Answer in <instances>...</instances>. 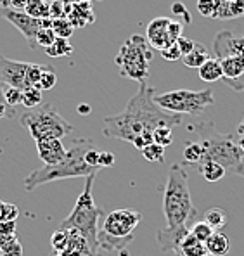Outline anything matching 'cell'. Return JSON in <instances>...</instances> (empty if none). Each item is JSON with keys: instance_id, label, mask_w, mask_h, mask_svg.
Segmentation results:
<instances>
[{"instance_id": "obj_1", "label": "cell", "mask_w": 244, "mask_h": 256, "mask_svg": "<svg viewBox=\"0 0 244 256\" xmlns=\"http://www.w3.org/2000/svg\"><path fill=\"white\" fill-rule=\"evenodd\" d=\"M182 123V114L163 111L154 102V90L146 84H138V92L135 94L122 112L106 116L102 122V134L108 138L132 142L138 135L152 134L160 126L175 128Z\"/></svg>"}, {"instance_id": "obj_2", "label": "cell", "mask_w": 244, "mask_h": 256, "mask_svg": "<svg viewBox=\"0 0 244 256\" xmlns=\"http://www.w3.org/2000/svg\"><path fill=\"white\" fill-rule=\"evenodd\" d=\"M92 138H78L73 142L70 149L66 150V156L58 164H44L42 168H36L24 178V190L33 192L36 187L45 184L56 182L64 178H87L90 175H97V168H92L85 161V152L92 148Z\"/></svg>"}, {"instance_id": "obj_3", "label": "cell", "mask_w": 244, "mask_h": 256, "mask_svg": "<svg viewBox=\"0 0 244 256\" xmlns=\"http://www.w3.org/2000/svg\"><path fill=\"white\" fill-rule=\"evenodd\" d=\"M163 213L166 227L170 228L194 224L198 218V210L190 199L189 176L180 163H174L168 168L166 184L163 189Z\"/></svg>"}, {"instance_id": "obj_4", "label": "cell", "mask_w": 244, "mask_h": 256, "mask_svg": "<svg viewBox=\"0 0 244 256\" xmlns=\"http://www.w3.org/2000/svg\"><path fill=\"white\" fill-rule=\"evenodd\" d=\"M190 130L200 135V142L204 148V160L216 161L230 175L244 176V152L232 134H220L212 123H198Z\"/></svg>"}, {"instance_id": "obj_5", "label": "cell", "mask_w": 244, "mask_h": 256, "mask_svg": "<svg viewBox=\"0 0 244 256\" xmlns=\"http://www.w3.org/2000/svg\"><path fill=\"white\" fill-rule=\"evenodd\" d=\"M94 180H96V175L85 178L84 190L78 196L71 213L61 222V228L78 232L82 237L87 239L94 256H102V251L99 250V242H97V234H99V220L104 218V212L94 201Z\"/></svg>"}, {"instance_id": "obj_6", "label": "cell", "mask_w": 244, "mask_h": 256, "mask_svg": "<svg viewBox=\"0 0 244 256\" xmlns=\"http://www.w3.org/2000/svg\"><path fill=\"white\" fill-rule=\"evenodd\" d=\"M20 123L30 132L35 142L44 138H62L73 132V125L66 122L50 104H42L21 112Z\"/></svg>"}, {"instance_id": "obj_7", "label": "cell", "mask_w": 244, "mask_h": 256, "mask_svg": "<svg viewBox=\"0 0 244 256\" xmlns=\"http://www.w3.org/2000/svg\"><path fill=\"white\" fill-rule=\"evenodd\" d=\"M152 59L151 45L144 35H132L120 47L114 62L123 78L146 84L149 78V64Z\"/></svg>"}, {"instance_id": "obj_8", "label": "cell", "mask_w": 244, "mask_h": 256, "mask_svg": "<svg viewBox=\"0 0 244 256\" xmlns=\"http://www.w3.org/2000/svg\"><path fill=\"white\" fill-rule=\"evenodd\" d=\"M154 102L163 111L174 112V114H201L208 106L215 102L213 92L206 90H172V92L154 96Z\"/></svg>"}, {"instance_id": "obj_9", "label": "cell", "mask_w": 244, "mask_h": 256, "mask_svg": "<svg viewBox=\"0 0 244 256\" xmlns=\"http://www.w3.org/2000/svg\"><path fill=\"white\" fill-rule=\"evenodd\" d=\"M140 220L142 214L137 210H114L104 214L99 232L110 237H116V239L134 240V230L140 224Z\"/></svg>"}, {"instance_id": "obj_10", "label": "cell", "mask_w": 244, "mask_h": 256, "mask_svg": "<svg viewBox=\"0 0 244 256\" xmlns=\"http://www.w3.org/2000/svg\"><path fill=\"white\" fill-rule=\"evenodd\" d=\"M184 32V22L178 20H172V18H154L146 28V40L151 45V48L156 50H163V48L170 47L182 36Z\"/></svg>"}, {"instance_id": "obj_11", "label": "cell", "mask_w": 244, "mask_h": 256, "mask_svg": "<svg viewBox=\"0 0 244 256\" xmlns=\"http://www.w3.org/2000/svg\"><path fill=\"white\" fill-rule=\"evenodd\" d=\"M0 18L9 21L14 28H18V32L24 36L30 48H33V50L38 47L36 45L38 30H42L44 26H52V20H35V18L28 16L24 10L10 9V7H0Z\"/></svg>"}, {"instance_id": "obj_12", "label": "cell", "mask_w": 244, "mask_h": 256, "mask_svg": "<svg viewBox=\"0 0 244 256\" xmlns=\"http://www.w3.org/2000/svg\"><path fill=\"white\" fill-rule=\"evenodd\" d=\"M28 66L30 62L12 61V59L0 56V85H9L20 90L28 88V84H26Z\"/></svg>"}, {"instance_id": "obj_13", "label": "cell", "mask_w": 244, "mask_h": 256, "mask_svg": "<svg viewBox=\"0 0 244 256\" xmlns=\"http://www.w3.org/2000/svg\"><path fill=\"white\" fill-rule=\"evenodd\" d=\"M213 48H215L216 59L244 54V36H236L232 32L224 30L213 38Z\"/></svg>"}, {"instance_id": "obj_14", "label": "cell", "mask_w": 244, "mask_h": 256, "mask_svg": "<svg viewBox=\"0 0 244 256\" xmlns=\"http://www.w3.org/2000/svg\"><path fill=\"white\" fill-rule=\"evenodd\" d=\"M190 232L189 225H180V227H164V228H158L156 230V239L160 244L161 253H177L180 242L184 240V237Z\"/></svg>"}, {"instance_id": "obj_15", "label": "cell", "mask_w": 244, "mask_h": 256, "mask_svg": "<svg viewBox=\"0 0 244 256\" xmlns=\"http://www.w3.org/2000/svg\"><path fill=\"white\" fill-rule=\"evenodd\" d=\"M64 18L71 21L74 28H84L96 21V14L92 9V2L64 4Z\"/></svg>"}, {"instance_id": "obj_16", "label": "cell", "mask_w": 244, "mask_h": 256, "mask_svg": "<svg viewBox=\"0 0 244 256\" xmlns=\"http://www.w3.org/2000/svg\"><path fill=\"white\" fill-rule=\"evenodd\" d=\"M64 146H62L61 138H44V140H36V152L38 158L44 161V164H58L64 160L66 156Z\"/></svg>"}, {"instance_id": "obj_17", "label": "cell", "mask_w": 244, "mask_h": 256, "mask_svg": "<svg viewBox=\"0 0 244 256\" xmlns=\"http://www.w3.org/2000/svg\"><path fill=\"white\" fill-rule=\"evenodd\" d=\"M175 256H212V254L208 253L204 242L198 240L196 237L189 232V234L184 237L182 242H180V246H178Z\"/></svg>"}, {"instance_id": "obj_18", "label": "cell", "mask_w": 244, "mask_h": 256, "mask_svg": "<svg viewBox=\"0 0 244 256\" xmlns=\"http://www.w3.org/2000/svg\"><path fill=\"white\" fill-rule=\"evenodd\" d=\"M198 172H200V175L210 184L218 182V180H222L224 176L227 175V172H225V168L222 164H218L216 161H212V160H202L201 163H198Z\"/></svg>"}, {"instance_id": "obj_19", "label": "cell", "mask_w": 244, "mask_h": 256, "mask_svg": "<svg viewBox=\"0 0 244 256\" xmlns=\"http://www.w3.org/2000/svg\"><path fill=\"white\" fill-rule=\"evenodd\" d=\"M204 246L212 256H225L230 251V240H228V237L224 232L215 230L212 237L204 242Z\"/></svg>"}, {"instance_id": "obj_20", "label": "cell", "mask_w": 244, "mask_h": 256, "mask_svg": "<svg viewBox=\"0 0 244 256\" xmlns=\"http://www.w3.org/2000/svg\"><path fill=\"white\" fill-rule=\"evenodd\" d=\"M200 78L202 82H208V84H213V82H216V80H222L224 70H222V64H220V59L210 58L208 61L200 68Z\"/></svg>"}, {"instance_id": "obj_21", "label": "cell", "mask_w": 244, "mask_h": 256, "mask_svg": "<svg viewBox=\"0 0 244 256\" xmlns=\"http://www.w3.org/2000/svg\"><path fill=\"white\" fill-rule=\"evenodd\" d=\"M208 59H210L208 48H206L202 44H198V42H196V47H194L189 54L182 56V62L186 64L187 68H196V70H200Z\"/></svg>"}, {"instance_id": "obj_22", "label": "cell", "mask_w": 244, "mask_h": 256, "mask_svg": "<svg viewBox=\"0 0 244 256\" xmlns=\"http://www.w3.org/2000/svg\"><path fill=\"white\" fill-rule=\"evenodd\" d=\"M24 12L35 20H50V4L47 0H28Z\"/></svg>"}, {"instance_id": "obj_23", "label": "cell", "mask_w": 244, "mask_h": 256, "mask_svg": "<svg viewBox=\"0 0 244 256\" xmlns=\"http://www.w3.org/2000/svg\"><path fill=\"white\" fill-rule=\"evenodd\" d=\"M204 222L213 228V230H222L227 225V213L224 212V208H210L204 213Z\"/></svg>"}, {"instance_id": "obj_24", "label": "cell", "mask_w": 244, "mask_h": 256, "mask_svg": "<svg viewBox=\"0 0 244 256\" xmlns=\"http://www.w3.org/2000/svg\"><path fill=\"white\" fill-rule=\"evenodd\" d=\"M204 160V148L201 142H187L184 148V161L190 164H198Z\"/></svg>"}, {"instance_id": "obj_25", "label": "cell", "mask_w": 244, "mask_h": 256, "mask_svg": "<svg viewBox=\"0 0 244 256\" xmlns=\"http://www.w3.org/2000/svg\"><path fill=\"white\" fill-rule=\"evenodd\" d=\"M45 54L50 58H66V56L73 54V45L70 44L68 38H56L50 47L45 48Z\"/></svg>"}, {"instance_id": "obj_26", "label": "cell", "mask_w": 244, "mask_h": 256, "mask_svg": "<svg viewBox=\"0 0 244 256\" xmlns=\"http://www.w3.org/2000/svg\"><path fill=\"white\" fill-rule=\"evenodd\" d=\"M42 90L36 88V86H28V88L22 90V106H26L28 109L42 106Z\"/></svg>"}, {"instance_id": "obj_27", "label": "cell", "mask_w": 244, "mask_h": 256, "mask_svg": "<svg viewBox=\"0 0 244 256\" xmlns=\"http://www.w3.org/2000/svg\"><path fill=\"white\" fill-rule=\"evenodd\" d=\"M52 30L59 38H70L74 32V26L68 18H59V20H52Z\"/></svg>"}, {"instance_id": "obj_28", "label": "cell", "mask_w": 244, "mask_h": 256, "mask_svg": "<svg viewBox=\"0 0 244 256\" xmlns=\"http://www.w3.org/2000/svg\"><path fill=\"white\" fill-rule=\"evenodd\" d=\"M213 20L228 21L234 20V14L230 9V0H215V10H213Z\"/></svg>"}, {"instance_id": "obj_29", "label": "cell", "mask_w": 244, "mask_h": 256, "mask_svg": "<svg viewBox=\"0 0 244 256\" xmlns=\"http://www.w3.org/2000/svg\"><path fill=\"white\" fill-rule=\"evenodd\" d=\"M140 152H142V156L148 161H151V163H163V160H164V148L156 144V142L149 144L148 148H144Z\"/></svg>"}, {"instance_id": "obj_30", "label": "cell", "mask_w": 244, "mask_h": 256, "mask_svg": "<svg viewBox=\"0 0 244 256\" xmlns=\"http://www.w3.org/2000/svg\"><path fill=\"white\" fill-rule=\"evenodd\" d=\"M68 242H70V230H66V228H59L50 237V244L56 253H62L68 248Z\"/></svg>"}, {"instance_id": "obj_31", "label": "cell", "mask_w": 244, "mask_h": 256, "mask_svg": "<svg viewBox=\"0 0 244 256\" xmlns=\"http://www.w3.org/2000/svg\"><path fill=\"white\" fill-rule=\"evenodd\" d=\"M213 232H215V230H213V228L210 227L204 220H202V222H194L192 227H190V234L196 237L198 240H201V242H206V240L212 237Z\"/></svg>"}, {"instance_id": "obj_32", "label": "cell", "mask_w": 244, "mask_h": 256, "mask_svg": "<svg viewBox=\"0 0 244 256\" xmlns=\"http://www.w3.org/2000/svg\"><path fill=\"white\" fill-rule=\"evenodd\" d=\"M152 138H154L156 144L163 146V148H168V146L174 142V128L170 126H160L152 132Z\"/></svg>"}, {"instance_id": "obj_33", "label": "cell", "mask_w": 244, "mask_h": 256, "mask_svg": "<svg viewBox=\"0 0 244 256\" xmlns=\"http://www.w3.org/2000/svg\"><path fill=\"white\" fill-rule=\"evenodd\" d=\"M18 216H20V208L16 204H12V202H4L0 199V224L18 220Z\"/></svg>"}, {"instance_id": "obj_34", "label": "cell", "mask_w": 244, "mask_h": 256, "mask_svg": "<svg viewBox=\"0 0 244 256\" xmlns=\"http://www.w3.org/2000/svg\"><path fill=\"white\" fill-rule=\"evenodd\" d=\"M56 38H58V36H56L52 26H44V28L38 30V33H36V45L47 48V47H50V45L54 44Z\"/></svg>"}, {"instance_id": "obj_35", "label": "cell", "mask_w": 244, "mask_h": 256, "mask_svg": "<svg viewBox=\"0 0 244 256\" xmlns=\"http://www.w3.org/2000/svg\"><path fill=\"white\" fill-rule=\"evenodd\" d=\"M56 84H58V76H56V70L52 66H48L47 70L44 71L42 78H40L38 85H36V88L40 90H50L54 88Z\"/></svg>"}, {"instance_id": "obj_36", "label": "cell", "mask_w": 244, "mask_h": 256, "mask_svg": "<svg viewBox=\"0 0 244 256\" xmlns=\"http://www.w3.org/2000/svg\"><path fill=\"white\" fill-rule=\"evenodd\" d=\"M0 254H6V256H22V246L20 242V239L12 237L10 240H7L4 246H0Z\"/></svg>"}, {"instance_id": "obj_37", "label": "cell", "mask_w": 244, "mask_h": 256, "mask_svg": "<svg viewBox=\"0 0 244 256\" xmlns=\"http://www.w3.org/2000/svg\"><path fill=\"white\" fill-rule=\"evenodd\" d=\"M6 96V102L9 104L10 108H16L18 104H22V90L14 88V86H9V88L4 92Z\"/></svg>"}, {"instance_id": "obj_38", "label": "cell", "mask_w": 244, "mask_h": 256, "mask_svg": "<svg viewBox=\"0 0 244 256\" xmlns=\"http://www.w3.org/2000/svg\"><path fill=\"white\" fill-rule=\"evenodd\" d=\"M172 12L175 14V18H182L184 24H190V22H192L189 10H187V7L184 6L182 2H174V4H172Z\"/></svg>"}, {"instance_id": "obj_39", "label": "cell", "mask_w": 244, "mask_h": 256, "mask_svg": "<svg viewBox=\"0 0 244 256\" xmlns=\"http://www.w3.org/2000/svg\"><path fill=\"white\" fill-rule=\"evenodd\" d=\"M161 56H163V59H166V61H178V59H182V52H180L177 42L172 44L170 47L163 48Z\"/></svg>"}, {"instance_id": "obj_40", "label": "cell", "mask_w": 244, "mask_h": 256, "mask_svg": "<svg viewBox=\"0 0 244 256\" xmlns=\"http://www.w3.org/2000/svg\"><path fill=\"white\" fill-rule=\"evenodd\" d=\"M198 10L201 16L212 18L215 10V0H198Z\"/></svg>"}, {"instance_id": "obj_41", "label": "cell", "mask_w": 244, "mask_h": 256, "mask_svg": "<svg viewBox=\"0 0 244 256\" xmlns=\"http://www.w3.org/2000/svg\"><path fill=\"white\" fill-rule=\"evenodd\" d=\"M50 4V20H59L64 18V4L59 0H47Z\"/></svg>"}, {"instance_id": "obj_42", "label": "cell", "mask_w": 244, "mask_h": 256, "mask_svg": "<svg viewBox=\"0 0 244 256\" xmlns=\"http://www.w3.org/2000/svg\"><path fill=\"white\" fill-rule=\"evenodd\" d=\"M116 158L111 150H99V168H110L114 164Z\"/></svg>"}, {"instance_id": "obj_43", "label": "cell", "mask_w": 244, "mask_h": 256, "mask_svg": "<svg viewBox=\"0 0 244 256\" xmlns=\"http://www.w3.org/2000/svg\"><path fill=\"white\" fill-rule=\"evenodd\" d=\"M85 161H87V164H90L92 168L100 170L99 168V150L94 148V146L87 150V152H85Z\"/></svg>"}, {"instance_id": "obj_44", "label": "cell", "mask_w": 244, "mask_h": 256, "mask_svg": "<svg viewBox=\"0 0 244 256\" xmlns=\"http://www.w3.org/2000/svg\"><path fill=\"white\" fill-rule=\"evenodd\" d=\"M177 45H178L180 52H182V56H186V54H189L194 47H196V42L190 40V38H187V36H180V38L177 40Z\"/></svg>"}, {"instance_id": "obj_45", "label": "cell", "mask_w": 244, "mask_h": 256, "mask_svg": "<svg viewBox=\"0 0 244 256\" xmlns=\"http://www.w3.org/2000/svg\"><path fill=\"white\" fill-rule=\"evenodd\" d=\"M0 234H6V236L16 234V220L4 222V224H0Z\"/></svg>"}, {"instance_id": "obj_46", "label": "cell", "mask_w": 244, "mask_h": 256, "mask_svg": "<svg viewBox=\"0 0 244 256\" xmlns=\"http://www.w3.org/2000/svg\"><path fill=\"white\" fill-rule=\"evenodd\" d=\"M76 111H78V114L87 116V114H90V111H92V108H90L88 104H80V106L76 108Z\"/></svg>"}, {"instance_id": "obj_47", "label": "cell", "mask_w": 244, "mask_h": 256, "mask_svg": "<svg viewBox=\"0 0 244 256\" xmlns=\"http://www.w3.org/2000/svg\"><path fill=\"white\" fill-rule=\"evenodd\" d=\"M62 4H76V2H94V0H59Z\"/></svg>"}, {"instance_id": "obj_48", "label": "cell", "mask_w": 244, "mask_h": 256, "mask_svg": "<svg viewBox=\"0 0 244 256\" xmlns=\"http://www.w3.org/2000/svg\"><path fill=\"white\" fill-rule=\"evenodd\" d=\"M238 132H239V135H241V137H244V120L241 123H239V128H238Z\"/></svg>"}, {"instance_id": "obj_49", "label": "cell", "mask_w": 244, "mask_h": 256, "mask_svg": "<svg viewBox=\"0 0 244 256\" xmlns=\"http://www.w3.org/2000/svg\"><path fill=\"white\" fill-rule=\"evenodd\" d=\"M239 148H241V150H242V152H244V137H241V138H239Z\"/></svg>"}, {"instance_id": "obj_50", "label": "cell", "mask_w": 244, "mask_h": 256, "mask_svg": "<svg viewBox=\"0 0 244 256\" xmlns=\"http://www.w3.org/2000/svg\"><path fill=\"white\" fill-rule=\"evenodd\" d=\"M52 256H59V254H58V253H56V254H52Z\"/></svg>"}]
</instances>
